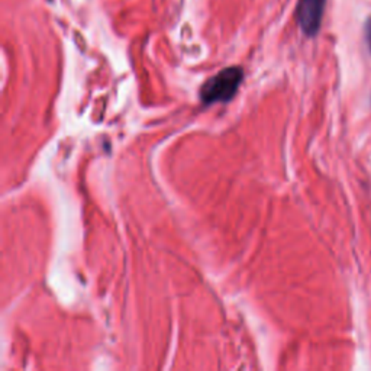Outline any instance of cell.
Segmentation results:
<instances>
[{"instance_id": "obj_3", "label": "cell", "mask_w": 371, "mask_h": 371, "mask_svg": "<svg viewBox=\"0 0 371 371\" xmlns=\"http://www.w3.org/2000/svg\"><path fill=\"white\" fill-rule=\"evenodd\" d=\"M367 39H368L370 49H371V21H370V24H368V26H367Z\"/></svg>"}, {"instance_id": "obj_2", "label": "cell", "mask_w": 371, "mask_h": 371, "mask_svg": "<svg viewBox=\"0 0 371 371\" xmlns=\"http://www.w3.org/2000/svg\"><path fill=\"white\" fill-rule=\"evenodd\" d=\"M325 4H327V0H299L296 21L305 35L315 36L317 34L322 24Z\"/></svg>"}, {"instance_id": "obj_1", "label": "cell", "mask_w": 371, "mask_h": 371, "mask_svg": "<svg viewBox=\"0 0 371 371\" xmlns=\"http://www.w3.org/2000/svg\"><path fill=\"white\" fill-rule=\"evenodd\" d=\"M243 78L244 71L241 67H226L220 70L200 87V101L205 105L229 102L237 95Z\"/></svg>"}]
</instances>
